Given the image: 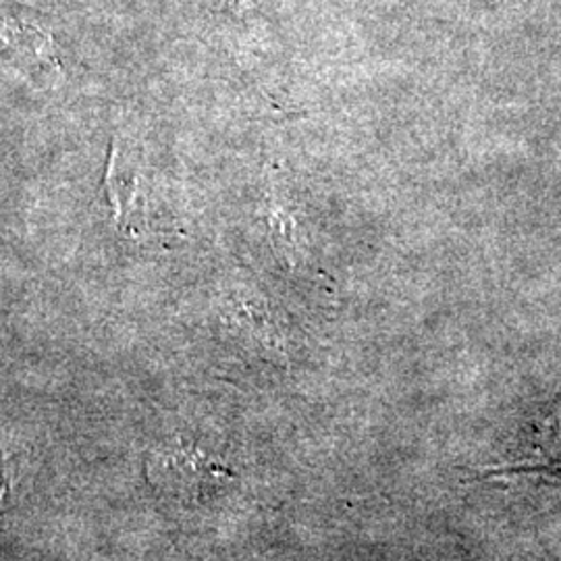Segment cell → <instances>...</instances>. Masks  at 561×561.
<instances>
[{"instance_id": "cell-1", "label": "cell", "mask_w": 561, "mask_h": 561, "mask_svg": "<svg viewBox=\"0 0 561 561\" xmlns=\"http://www.w3.org/2000/svg\"><path fill=\"white\" fill-rule=\"evenodd\" d=\"M268 229H271L273 248L277 250L280 261L287 262L291 266H298V268L304 266V262H310L306 231L287 206H283V204L271 206Z\"/></svg>"}, {"instance_id": "cell-2", "label": "cell", "mask_w": 561, "mask_h": 561, "mask_svg": "<svg viewBox=\"0 0 561 561\" xmlns=\"http://www.w3.org/2000/svg\"><path fill=\"white\" fill-rule=\"evenodd\" d=\"M15 489V466L0 447V510L11 502Z\"/></svg>"}]
</instances>
